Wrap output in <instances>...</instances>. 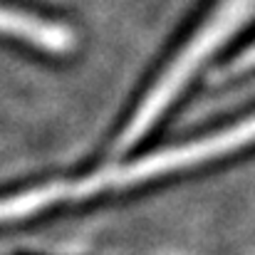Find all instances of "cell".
Masks as SVG:
<instances>
[{"label":"cell","mask_w":255,"mask_h":255,"mask_svg":"<svg viewBox=\"0 0 255 255\" xmlns=\"http://www.w3.org/2000/svg\"><path fill=\"white\" fill-rule=\"evenodd\" d=\"M253 2L255 0H226L216 10V15L178 52L173 65L161 75V80L156 82V87L141 102V107L136 109V114L131 117V122L127 124V129H124V134L119 139V149H129L134 141H139L144 136V131L164 114V109L178 97V92L186 87V82L198 72V67L241 27V22L251 12Z\"/></svg>","instance_id":"1"},{"label":"cell","mask_w":255,"mask_h":255,"mask_svg":"<svg viewBox=\"0 0 255 255\" xmlns=\"http://www.w3.org/2000/svg\"><path fill=\"white\" fill-rule=\"evenodd\" d=\"M255 141V117L246 119V122H238L208 139H201V141H193V144H183V146H176L169 151H161L151 159H144V161H136L134 166H127V169H119L114 173H99L94 178H89L82 183V193L89 196L92 191L102 188V186H127V183H139V181H146V178H156V176H164L169 171L176 169H186V166H196L201 161H208V159H218L228 151H236L246 144Z\"/></svg>","instance_id":"2"},{"label":"cell","mask_w":255,"mask_h":255,"mask_svg":"<svg viewBox=\"0 0 255 255\" xmlns=\"http://www.w3.org/2000/svg\"><path fill=\"white\" fill-rule=\"evenodd\" d=\"M0 32L27 40L30 45H37L45 50H65L70 45V35L62 27L32 20L27 15H20V12H12L5 7H0Z\"/></svg>","instance_id":"3"},{"label":"cell","mask_w":255,"mask_h":255,"mask_svg":"<svg viewBox=\"0 0 255 255\" xmlns=\"http://www.w3.org/2000/svg\"><path fill=\"white\" fill-rule=\"evenodd\" d=\"M62 193H65V188L57 186V183H52V186H42V188H35V191L12 196V198H2V201H0V221L25 218V216H30V213L45 208L47 203H52V201L60 198Z\"/></svg>","instance_id":"4"},{"label":"cell","mask_w":255,"mask_h":255,"mask_svg":"<svg viewBox=\"0 0 255 255\" xmlns=\"http://www.w3.org/2000/svg\"><path fill=\"white\" fill-rule=\"evenodd\" d=\"M251 65H255V47L246 52V57H241V60H238V65H236L233 70H246V67H251Z\"/></svg>","instance_id":"5"}]
</instances>
